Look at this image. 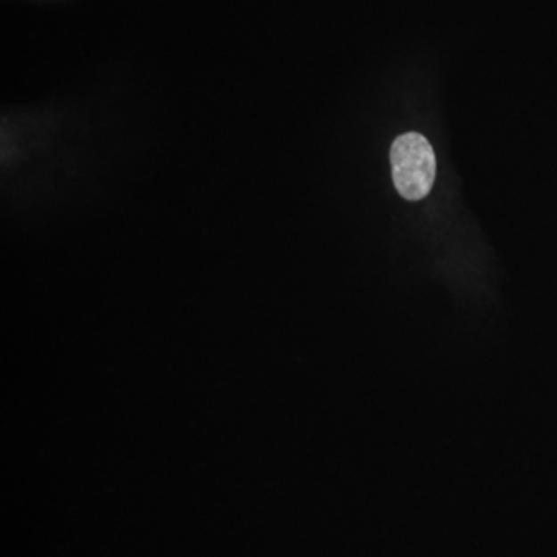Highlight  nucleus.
Here are the masks:
<instances>
[{"label": "nucleus", "mask_w": 557, "mask_h": 557, "mask_svg": "<svg viewBox=\"0 0 557 557\" xmlns=\"http://www.w3.org/2000/svg\"><path fill=\"white\" fill-rule=\"evenodd\" d=\"M393 183L401 197L417 201L432 189L437 160L430 143L422 134L399 135L390 147Z\"/></svg>", "instance_id": "1"}]
</instances>
